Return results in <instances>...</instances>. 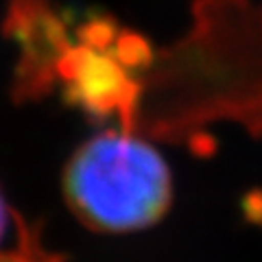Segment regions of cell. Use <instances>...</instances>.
<instances>
[{"label": "cell", "instance_id": "3957f363", "mask_svg": "<svg viewBox=\"0 0 262 262\" xmlns=\"http://www.w3.org/2000/svg\"><path fill=\"white\" fill-rule=\"evenodd\" d=\"M31 241H35V234L29 232V227L22 223V219L13 212L3 190H0V251L20 247V245Z\"/></svg>", "mask_w": 262, "mask_h": 262}, {"label": "cell", "instance_id": "6da1fadb", "mask_svg": "<svg viewBox=\"0 0 262 262\" xmlns=\"http://www.w3.org/2000/svg\"><path fill=\"white\" fill-rule=\"evenodd\" d=\"M164 68L146 70L164 107L151 129H196L206 122H241L262 134V5L253 0H196L194 27Z\"/></svg>", "mask_w": 262, "mask_h": 262}, {"label": "cell", "instance_id": "7a4b0ae2", "mask_svg": "<svg viewBox=\"0 0 262 262\" xmlns=\"http://www.w3.org/2000/svg\"><path fill=\"white\" fill-rule=\"evenodd\" d=\"M66 201L81 223L105 234L155 225L173 201V179L164 158L131 129L90 138L63 173Z\"/></svg>", "mask_w": 262, "mask_h": 262}, {"label": "cell", "instance_id": "277c9868", "mask_svg": "<svg viewBox=\"0 0 262 262\" xmlns=\"http://www.w3.org/2000/svg\"><path fill=\"white\" fill-rule=\"evenodd\" d=\"M0 262H57V260L53 253H48L35 238L31 243L20 245V247L0 251Z\"/></svg>", "mask_w": 262, "mask_h": 262}]
</instances>
